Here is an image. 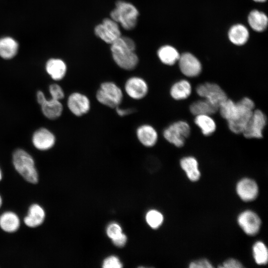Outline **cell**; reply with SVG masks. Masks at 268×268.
Listing matches in <instances>:
<instances>
[{"label": "cell", "mask_w": 268, "mask_h": 268, "mask_svg": "<svg viewBox=\"0 0 268 268\" xmlns=\"http://www.w3.org/2000/svg\"><path fill=\"white\" fill-rule=\"evenodd\" d=\"M36 98L43 115L48 119L55 120L62 114L63 106L61 101L52 98H47L42 91L37 92Z\"/></svg>", "instance_id": "cell-10"}, {"label": "cell", "mask_w": 268, "mask_h": 268, "mask_svg": "<svg viewBox=\"0 0 268 268\" xmlns=\"http://www.w3.org/2000/svg\"><path fill=\"white\" fill-rule=\"evenodd\" d=\"M240 110L238 118L235 121L228 122L229 130L236 134H242L253 115L255 103L248 97H244L237 102Z\"/></svg>", "instance_id": "cell-5"}, {"label": "cell", "mask_w": 268, "mask_h": 268, "mask_svg": "<svg viewBox=\"0 0 268 268\" xmlns=\"http://www.w3.org/2000/svg\"><path fill=\"white\" fill-rule=\"evenodd\" d=\"M220 115L227 122L236 120L239 115V109L237 102L227 98L218 108Z\"/></svg>", "instance_id": "cell-21"}, {"label": "cell", "mask_w": 268, "mask_h": 268, "mask_svg": "<svg viewBox=\"0 0 268 268\" xmlns=\"http://www.w3.org/2000/svg\"><path fill=\"white\" fill-rule=\"evenodd\" d=\"M267 124V117L260 110H254L251 118L242 134L247 138H261Z\"/></svg>", "instance_id": "cell-9"}, {"label": "cell", "mask_w": 268, "mask_h": 268, "mask_svg": "<svg viewBox=\"0 0 268 268\" xmlns=\"http://www.w3.org/2000/svg\"><path fill=\"white\" fill-rule=\"evenodd\" d=\"M115 109L117 114L121 117H123L132 114L134 111V109L133 108H121L119 107V106L116 107Z\"/></svg>", "instance_id": "cell-38"}, {"label": "cell", "mask_w": 268, "mask_h": 268, "mask_svg": "<svg viewBox=\"0 0 268 268\" xmlns=\"http://www.w3.org/2000/svg\"><path fill=\"white\" fill-rule=\"evenodd\" d=\"M195 116V123L200 128L204 135L209 136L215 132L216 123L210 115H199Z\"/></svg>", "instance_id": "cell-26"}, {"label": "cell", "mask_w": 268, "mask_h": 268, "mask_svg": "<svg viewBox=\"0 0 268 268\" xmlns=\"http://www.w3.org/2000/svg\"><path fill=\"white\" fill-rule=\"evenodd\" d=\"M179 66L185 76L190 77L199 75L201 71V65L199 60L192 54L186 53L180 56Z\"/></svg>", "instance_id": "cell-14"}, {"label": "cell", "mask_w": 268, "mask_h": 268, "mask_svg": "<svg viewBox=\"0 0 268 268\" xmlns=\"http://www.w3.org/2000/svg\"><path fill=\"white\" fill-rule=\"evenodd\" d=\"M45 218V212L43 208L38 204H33L24 218V222L27 226L34 228L42 224Z\"/></svg>", "instance_id": "cell-19"}, {"label": "cell", "mask_w": 268, "mask_h": 268, "mask_svg": "<svg viewBox=\"0 0 268 268\" xmlns=\"http://www.w3.org/2000/svg\"><path fill=\"white\" fill-rule=\"evenodd\" d=\"M146 220L148 224L152 228H157L163 222V216L158 210L152 209L146 214Z\"/></svg>", "instance_id": "cell-31"}, {"label": "cell", "mask_w": 268, "mask_h": 268, "mask_svg": "<svg viewBox=\"0 0 268 268\" xmlns=\"http://www.w3.org/2000/svg\"><path fill=\"white\" fill-rule=\"evenodd\" d=\"M46 70L48 74L54 80H62L67 73V65L62 60L51 59L46 63Z\"/></svg>", "instance_id": "cell-18"}, {"label": "cell", "mask_w": 268, "mask_h": 268, "mask_svg": "<svg viewBox=\"0 0 268 268\" xmlns=\"http://www.w3.org/2000/svg\"><path fill=\"white\" fill-rule=\"evenodd\" d=\"M18 44L13 38L9 37L0 39V56L4 59H10L17 54Z\"/></svg>", "instance_id": "cell-24"}, {"label": "cell", "mask_w": 268, "mask_h": 268, "mask_svg": "<svg viewBox=\"0 0 268 268\" xmlns=\"http://www.w3.org/2000/svg\"><path fill=\"white\" fill-rule=\"evenodd\" d=\"M20 225L18 216L14 212L6 211L0 216V227L6 232H14Z\"/></svg>", "instance_id": "cell-23"}, {"label": "cell", "mask_w": 268, "mask_h": 268, "mask_svg": "<svg viewBox=\"0 0 268 268\" xmlns=\"http://www.w3.org/2000/svg\"><path fill=\"white\" fill-rule=\"evenodd\" d=\"M191 133L189 124L184 121H179L169 125L163 131L165 139L178 147L183 146Z\"/></svg>", "instance_id": "cell-6"}, {"label": "cell", "mask_w": 268, "mask_h": 268, "mask_svg": "<svg viewBox=\"0 0 268 268\" xmlns=\"http://www.w3.org/2000/svg\"><path fill=\"white\" fill-rule=\"evenodd\" d=\"M254 0L257 2H264L266 0Z\"/></svg>", "instance_id": "cell-39"}, {"label": "cell", "mask_w": 268, "mask_h": 268, "mask_svg": "<svg viewBox=\"0 0 268 268\" xmlns=\"http://www.w3.org/2000/svg\"><path fill=\"white\" fill-rule=\"evenodd\" d=\"M122 232V229L121 226L115 222L110 223L106 229V233L107 236L113 239L120 235Z\"/></svg>", "instance_id": "cell-34"}, {"label": "cell", "mask_w": 268, "mask_h": 268, "mask_svg": "<svg viewBox=\"0 0 268 268\" xmlns=\"http://www.w3.org/2000/svg\"><path fill=\"white\" fill-rule=\"evenodd\" d=\"M219 267L225 268H243V266L238 260L231 258L224 261L222 264V266H220Z\"/></svg>", "instance_id": "cell-36"}, {"label": "cell", "mask_w": 268, "mask_h": 268, "mask_svg": "<svg viewBox=\"0 0 268 268\" xmlns=\"http://www.w3.org/2000/svg\"><path fill=\"white\" fill-rule=\"evenodd\" d=\"M228 36L232 43L235 45H242L247 41L249 32L244 25L237 24L230 29Z\"/></svg>", "instance_id": "cell-27"}, {"label": "cell", "mask_w": 268, "mask_h": 268, "mask_svg": "<svg viewBox=\"0 0 268 268\" xmlns=\"http://www.w3.org/2000/svg\"><path fill=\"white\" fill-rule=\"evenodd\" d=\"M254 258L257 264L266 265L268 261V251L266 245L262 241L256 242L253 247Z\"/></svg>", "instance_id": "cell-30"}, {"label": "cell", "mask_w": 268, "mask_h": 268, "mask_svg": "<svg viewBox=\"0 0 268 268\" xmlns=\"http://www.w3.org/2000/svg\"><path fill=\"white\" fill-rule=\"evenodd\" d=\"M111 45L113 60L120 67L127 70L135 68L138 58L134 52L135 44L133 40L121 36Z\"/></svg>", "instance_id": "cell-1"}, {"label": "cell", "mask_w": 268, "mask_h": 268, "mask_svg": "<svg viewBox=\"0 0 268 268\" xmlns=\"http://www.w3.org/2000/svg\"><path fill=\"white\" fill-rule=\"evenodd\" d=\"M1 204H2V199L0 196V207L1 206Z\"/></svg>", "instance_id": "cell-40"}, {"label": "cell", "mask_w": 268, "mask_h": 268, "mask_svg": "<svg viewBox=\"0 0 268 268\" xmlns=\"http://www.w3.org/2000/svg\"><path fill=\"white\" fill-rule=\"evenodd\" d=\"M136 135L139 142L147 147L153 146L158 140V135L156 130L149 124L139 126L136 129Z\"/></svg>", "instance_id": "cell-17"}, {"label": "cell", "mask_w": 268, "mask_h": 268, "mask_svg": "<svg viewBox=\"0 0 268 268\" xmlns=\"http://www.w3.org/2000/svg\"><path fill=\"white\" fill-rule=\"evenodd\" d=\"M248 22L252 28L256 31L260 32L266 28L268 20L264 13L255 10L250 13Z\"/></svg>", "instance_id": "cell-29"}, {"label": "cell", "mask_w": 268, "mask_h": 268, "mask_svg": "<svg viewBox=\"0 0 268 268\" xmlns=\"http://www.w3.org/2000/svg\"><path fill=\"white\" fill-rule=\"evenodd\" d=\"M12 162L15 170L27 182L36 184L38 175L33 157L24 149H16L12 155Z\"/></svg>", "instance_id": "cell-2"}, {"label": "cell", "mask_w": 268, "mask_h": 268, "mask_svg": "<svg viewBox=\"0 0 268 268\" xmlns=\"http://www.w3.org/2000/svg\"><path fill=\"white\" fill-rule=\"evenodd\" d=\"M157 55L162 63L168 66L173 65L180 56L174 48L168 45L161 47L157 52Z\"/></svg>", "instance_id": "cell-28"}, {"label": "cell", "mask_w": 268, "mask_h": 268, "mask_svg": "<svg viewBox=\"0 0 268 268\" xmlns=\"http://www.w3.org/2000/svg\"><path fill=\"white\" fill-rule=\"evenodd\" d=\"M95 35L104 42L111 44L121 36L119 24L111 18H106L94 28Z\"/></svg>", "instance_id": "cell-8"}, {"label": "cell", "mask_w": 268, "mask_h": 268, "mask_svg": "<svg viewBox=\"0 0 268 268\" xmlns=\"http://www.w3.org/2000/svg\"><path fill=\"white\" fill-rule=\"evenodd\" d=\"M139 12L133 4L123 0H118L115 8L111 12V18L127 30L134 28L137 23Z\"/></svg>", "instance_id": "cell-3"}, {"label": "cell", "mask_w": 268, "mask_h": 268, "mask_svg": "<svg viewBox=\"0 0 268 268\" xmlns=\"http://www.w3.org/2000/svg\"><path fill=\"white\" fill-rule=\"evenodd\" d=\"M191 113L195 116L199 115H211L215 114L218 108L206 99L200 100L193 102L189 107Z\"/></svg>", "instance_id": "cell-25"}, {"label": "cell", "mask_w": 268, "mask_h": 268, "mask_svg": "<svg viewBox=\"0 0 268 268\" xmlns=\"http://www.w3.org/2000/svg\"><path fill=\"white\" fill-rule=\"evenodd\" d=\"M196 92L198 95L204 98L218 108L228 98L224 91L219 85L214 83L205 82L201 84L197 87Z\"/></svg>", "instance_id": "cell-7"}, {"label": "cell", "mask_w": 268, "mask_h": 268, "mask_svg": "<svg viewBox=\"0 0 268 268\" xmlns=\"http://www.w3.org/2000/svg\"><path fill=\"white\" fill-rule=\"evenodd\" d=\"M32 142L34 147L40 150H47L52 148L56 142L54 134L45 128L37 130L33 134Z\"/></svg>", "instance_id": "cell-15"}, {"label": "cell", "mask_w": 268, "mask_h": 268, "mask_svg": "<svg viewBox=\"0 0 268 268\" xmlns=\"http://www.w3.org/2000/svg\"><path fill=\"white\" fill-rule=\"evenodd\" d=\"M197 160L193 156L183 157L180 160V166L185 172L188 179L193 182L197 181L200 178L201 173L198 167Z\"/></svg>", "instance_id": "cell-20"}, {"label": "cell", "mask_w": 268, "mask_h": 268, "mask_svg": "<svg viewBox=\"0 0 268 268\" xmlns=\"http://www.w3.org/2000/svg\"><path fill=\"white\" fill-rule=\"evenodd\" d=\"M96 98L101 104L111 108L119 106L123 99L121 88L112 81L102 82L96 93Z\"/></svg>", "instance_id": "cell-4"}, {"label": "cell", "mask_w": 268, "mask_h": 268, "mask_svg": "<svg viewBox=\"0 0 268 268\" xmlns=\"http://www.w3.org/2000/svg\"><path fill=\"white\" fill-rule=\"evenodd\" d=\"M236 192L238 196L243 201H252L258 196V186L254 180L249 178H244L237 183Z\"/></svg>", "instance_id": "cell-16"}, {"label": "cell", "mask_w": 268, "mask_h": 268, "mask_svg": "<svg viewBox=\"0 0 268 268\" xmlns=\"http://www.w3.org/2000/svg\"><path fill=\"white\" fill-rule=\"evenodd\" d=\"M49 92L51 98L61 101L65 97L64 91L62 87L57 83H53L49 86Z\"/></svg>", "instance_id": "cell-32"}, {"label": "cell", "mask_w": 268, "mask_h": 268, "mask_svg": "<svg viewBox=\"0 0 268 268\" xmlns=\"http://www.w3.org/2000/svg\"><path fill=\"white\" fill-rule=\"evenodd\" d=\"M1 178H2V174H1V170L0 169V181L1 180Z\"/></svg>", "instance_id": "cell-41"}, {"label": "cell", "mask_w": 268, "mask_h": 268, "mask_svg": "<svg viewBox=\"0 0 268 268\" xmlns=\"http://www.w3.org/2000/svg\"><path fill=\"white\" fill-rule=\"evenodd\" d=\"M239 225L248 235L257 234L260 230L261 220L255 212L247 210L241 213L238 217Z\"/></svg>", "instance_id": "cell-13"}, {"label": "cell", "mask_w": 268, "mask_h": 268, "mask_svg": "<svg viewBox=\"0 0 268 268\" xmlns=\"http://www.w3.org/2000/svg\"><path fill=\"white\" fill-rule=\"evenodd\" d=\"M192 87L190 83L186 80L183 79L174 83L170 90L171 97L176 100H184L191 95Z\"/></svg>", "instance_id": "cell-22"}, {"label": "cell", "mask_w": 268, "mask_h": 268, "mask_svg": "<svg viewBox=\"0 0 268 268\" xmlns=\"http://www.w3.org/2000/svg\"><path fill=\"white\" fill-rule=\"evenodd\" d=\"M190 268H213L211 264L205 259H201L190 263Z\"/></svg>", "instance_id": "cell-35"}, {"label": "cell", "mask_w": 268, "mask_h": 268, "mask_svg": "<svg viewBox=\"0 0 268 268\" xmlns=\"http://www.w3.org/2000/svg\"><path fill=\"white\" fill-rule=\"evenodd\" d=\"M102 267L104 268H121L123 264L117 257L110 256L104 260Z\"/></svg>", "instance_id": "cell-33"}, {"label": "cell", "mask_w": 268, "mask_h": 268, "mask_svg": "<svg viewBox=\"0 0 268 268\" xmlns=\"http://www.w3.org/2000/svg\"><path fill=\"white\" fill-rule=\"evenodd\" d=\"M113 244L119 247H121L124 246L127 241V238L126 235L122 233L120 235L115 237V238L112 239Z\"/></svg>", "instance_id": "cell-37"}, {"label": "cell", "mask_w": 268, "mask_h": 268, "mask_svg": "<svg viewBox=\"0 0 268 268\" xmlns=\"http://www.w3.org/2000/svg\"><path fill=\"white\" fill-rule=\"evenodd\" d=\"M127 95L134 100H140L144 98L148 92V86L146 81L138 76H132L128 78L124 86Z\"/></svg>", "instance_id": "cell-12"}, {"label": "cell", "mask_w": 268, "mask_h": 268, "mask_svg": "<svg viewBox=\"0 0 268 268\" xmlns=\"http://www.w3.org/2000/svg\"><path fill=\"white\" fill-rule=\"evenodd\" d=\"M67 106L70 112L77 117L87 114L90 109V101L84 94L73 92L67 99Z\"/></svg>", "instance_id": "cell-11"}]
</instances>
